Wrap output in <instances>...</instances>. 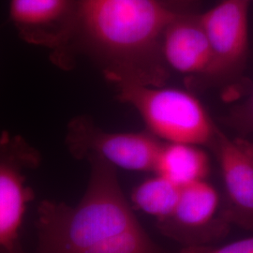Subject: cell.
I'll return each instance as SVG.
<instances>
[{
    "instance_id": "1",
    "label": "cell",
    "mask_w": 253,
    "mask_h": 253,
    "mask_svg": "<svg viewBox=\"0 0 253 253\" xmlns=\"http://www.w3.org/2000/svg\"><path fill=\"white\" fill-rule=\"evenodd\" d=\"M193 0H76L73 40L54 65L70 70L90 58L113 84L162 86L169 77L161 42L172 18Z\"/></svg>"
},
{
    "instance_id": "2",
    "label": "cell",
    "mask_w": 253,
    "mask_h": 253,
    "mask_svg": "<svg viewBox=\"0 0 253 253\" xmlns=\"http://www.w3.org/2000/svg\"><path fill=\"white\" fill-rule=\"evenodd\" d=\"M87 161L89 180L75 206L39 204L36 253H164L136 217L117 168L98 158Z\"/></svg>"
},
{
    "instance_id": "3",
    "label": "cell",
    "mask_w": 253,
    "mask_h": 253,
    "mask_svg": "<svg viewBox=\"0 0 253 253\" xmlns=\"http://www.w3.org/2000/svg\"><path fill=\"white\" fill-rule=\"evenodd\" d=\"M115 86L118 100L134 107L148 131L160 140L209 147L213 144L218 127L190 92L128 82Z\"/></svg>"
},
{
    "instance_id": "4",
    "label": "cell",
    "mask_w": 253,
    "mask_h": 253,
    "mask_svg": "<svg viewBox=\"0 0 253 253\" xmlns=\"http://www.w3.org/2000/svg\"><path fill=\"white\" fill-rule=\"evenodd\" d=\"M163 144L149 131H106L85 116L73 118L66 132V145L75 159L98 158L116 168L134 172H154Z\"/></svg>"
},
{
    "instance_id": "5",
    "label": "cell",
    "mask_w": 253,
    "mask_h": 253,
    "mask_svg": "<svg viewBox=\"0 0 253 253\" xmlns=\"http://www.w3.org/2000/svg\"><path fill=\"white\" fill-rule=\"evenodd\" d=\"M41 162L40 152L22 136L0 134V253H12L22 245L20 230L27 206L35 198L27 173Z\"/></svg>"
},
{
    "instance_id": "6",
    "label": "cell",
    "mask_w": 253,
    "mask_h": 253,
    "mask_svg": "<svg viewBox=\"0 0 253 253\" xmlns=\"http://www.w3.org/2000/svg\"><path fill=\"white\" fill-rule=\"evenodd\" d=\"M248 9V0H222L200 14L211 50L205 81L223 83L242 71L249 52Z\"/></svg>"
},
{
    "instance_id": "7",
    "label": "cell",
    "mask_w": 253,
    "mask_h": 253,
    "mask_svg": "<svg viewBox=\"0 0 253 253\" xmlns=\"http://www.w3.org/2000/svg\"><path fill=\"white\" fill-rule=\"evenodd\" d=\"M76 0H9V20L20 38L51 51L55 63L73 40Z\"/></svg>"
},
{
    "instance_id": "8",
    "label": "cell",
    "mask_w": 253,
    "mask_h": 253,
    "mask_svg": "<svg viewBox=\"0 0 253 253\" xmlns=\"http://www.w3.org/2000/svg\"><path fill=\"white\" fill-rule=\"evenodd\" d=\"M217 190L206 180L181 188L172 215L159 222L163 234L180 242L198 246L225 233L229 224L221 215Z\"/></svg>"
},
{
    "instance_id": "9",
    "label": "cell",
    "mask_w": 253,
    "mask_h": 253,
    "mask_svg": "<svg viewBox=\"0 0 253 253\" xmlns=\"http://www.w3.org/2000/svg\"><path fill=\"white\" fill-rule=\"evenodd\" d=\"M210 147L223 181L222 217L229 225L253 230V160L219 128Z\"/></svg>"
},
{
    "instance_id": "10",
    "label": "cell",
    "mask_w": 253,
    "mask_h": 253,
    "mask_svg": "<svg viewBox=\"0 0 253 253\" xmlns=\"http://www.w3.org/2000/svg\"><path fill=\"white\" fill-rule=\"evenodd\" d=\"M161 53L168 70L203 78L211 63V50L199 13L181 9L165 28Z\"/></svg>"
},
{
    "instance_id": "11",
    "label": "cell",
    "mask_w": 253,
    "mask_h": 253,
    "mask_svg": "<svg viewBox=\"0 0 253 253\" xmlns=\"http://www.w3.org/2000/svg\"><path fill=\"white\" fill-rule=\"evenodd\" d=\"M154 172L182 188L207 179L210 159L201 145L166 142L158 154Z\"/></svg>"
},
{
    "instance_id": "12",
    "label": "cell",
    "mask_w": 253,
    "mask_h": 253,
    "mask_svg": "<svg viewBox=\"0 0 253 253\" xmlns=\"http://www.w3.org/2000/svg\"><path fill=\"white\" fill-rule=\"evenodd\" d=\"M180 190L179 186L156 173L135 187L130 198L136 209L157 218L159 223L172 215Z\"/></svg>"
},
{
    "instance_id": "13",
    "label": "cell",
    "mask_w": 253,
    "mask_h": 253,
    "mask_svg": "<svg viewBox=\"0 0 253 253\" xmlns=\"http://www.w3.org/2000/svg\"><path fill=\"white\" fill-rule=\"evenodd\" d=\"M224 122L240 134L253 133V91L247 100L230 111Z\"/></svg>"
},
{
    "instance_id": "14",
    "label": "cell",
    "mask_w": 253,
    "mask_h": 253,
    "mask_svg": "<svg viewBox=\"0 0 253 253\" xmlns=\"http://www.w3.org/2000/svg\"><path fill=\"white\" fill-rule=\"evenodd\" d=\"M180 253H253V236L218 248L190 246Z\"/></svg>"
},
{
    "instance_id": "15",
    "label": "cell",
    "mask_w": 253,
    "mask_h": 253,
    "mask_svg": "<svg viewBox=\"0 0 253 253\" xmlns=\"http://www.w3.org/2000/svg\"><path fill=\"white\" fill-rule=\"evenodd\" d=\"M235 143L238 145V146L247 154L252 160H253V142H250L245 139H235Z\"/></svg>"
},
{
    "instance_id": "16",
    "label": "cell",
    "mask_w": 253,
    "mask_h": 253,
    "mask_svg": "<svg viewBox=\"0 0 253 253\" xmlns=\"http://www.w3.org/2000/svg\"><path fill=\"white\" fill-rule=\"evenodd\" d=\"M12 253H26V251L23 249V247H22V245L21 246H19L18 248L13 252Z\"/></svg>"
},
{
    "instance_id": "17",
    "label": "cell",
    "mask_w": 253,
    "mask_h": 253,
    "mask_svg": "<svg viewBox=\"0 0 253 253\" xmlns=\"http://www.w3.org/2000/svg\"><path fill=\"white\" fill-rule=\"evenodd\" d=\"M248 1H249V2H250V1H251V0H248Z\"/></svg>"
}]
</instances>
